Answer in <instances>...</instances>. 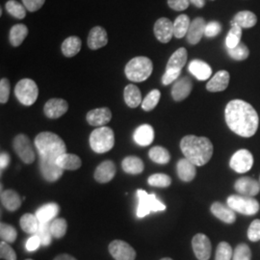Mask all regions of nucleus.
I'll list each match as a JSON object with an SVG mask.
<instances>
[{
    "instance_id": "37",
    "label": "nucleus",
    "mask_w": 260,
    "mask_h": 260,
    "mask_svg": "<svg viewBox=\"0 0 260 260\" xmlns=\"http://www.w3.org/2000/svg\"><path fill=\"white\" fill-rule=\"evenodd\" d=\"M191 24L187 15H179L174 22V36L177 39L185 37Z\"/></svg>"
},
{
    "instance_id": "26",
    "label": "nucleus",
    "mask_w": 260,
    "mask_h": 260,
    "mask_svg": "<svg viewBox=\"0 0 260 260\" xmlns=\"http://www.w3.org/2000/svg\"><path fill=\"white\" fill-rule=\"evenodd\" d=\"M187 58H188V54H187L186 48L184 47L178 48L177 51H175L170 57L166 70L181 73L183 67L185 66L187 62Z\"/></svg>"
},
{
    "instance_id": "42",
    "label": "nucleus",
    "mask_w": 260,
    "mask_h": 260,
    "mask_svg": "<svg viewBox=\"0 0 260 260\" xmlns=\"http://www.w3.org/2000/svg\"><path fill=\"white\" fill-rule=\"evenodd\" d=\"M67 230H68V223L65 219L58 218V219H54L50 223V232L52 236L55 238L59 239L64 237L67 233Z\"/></svg>"
},
{
    "instance_id": "28",
    "label": "nucleus",
    "mask_w": 260,
    "mask_h": 260,
    "mask_svg": "<svg viewBox=\"0 0 260 260\" xmlns=\"http://www.w3.org/2000/svg\"><path fill=\"white\" fill-rule=\"evenodd\" d=\"M60 212V207L57 204L51 203L43 205L36 211V217L40 223H51Z\"/></svg>"
},
{
    "instance_id": "25",
    "label": "nucleus",
    "mask_w": 260,
    "mask_h": 260,
    "mask_svg": "<svg viewBox=\"0 0 260 260\" xmlns=\"http://www.w3.org/2000/svg\"><path fill=\"white\" fill-rule=\"evenodd\" d=\"M154 139V130L149 124H142L134 132V141L137 145L147 147L152 144Z\"/></svg>"
},
{
    "instance_id": "3",
    "label": "nucleus",
    "mask_w": 260,
    "mask_h": 260,
    "mask_svg": "<svg viewBox=\"0 0 260 260\" xmlns=\"http://www.w3.org/2000/svg\"><path fill=\"white\" fill-rule=\"evenodd\" d=\"M40 158L57 160L59 156L67 152V147L64 141L55 133L44 131L38 134L35 139Z\"/></svg>"
},
{
    "instance_id": "17",
    "label": "nucleus",
    "mask_w": 260,
    "mask_h": 260,
    "mask_svg": "<svg viewBox=\"0 0 260 260\" xmlns=\"http://www.w3.org/2000/svg\"><path fill=\"white\" fill-rule=\"evenodd\" d=\"M86 119L90 125L102 127L111 121L112 112L107 107L96 108L88 112Z\"/></svg>"
},
{
    "instance_id": "27",
    "label": "nucleus",
    "mask_w": 260,
    "mask_h": 260,
    "mask_svg": "<svg viewBox=\"0 0 260 260\" xmlns=\"http://www.w3.org/2000/svg\"><path fill=\"white\" fill-rule=\"evenodd\" d=\"M177 170L178 177L184 182L192 181L197 175L195 165L186 158L180 159L177 162Z\"/></svg>"
},
{
    "instance_id": "14",
    "label": "nucleus",
    "mask_w": 260,
    "mask_h": 260,
    "mask_svg": "<svg viewBox=\"0 0 260 260\" xmlns=\"http://www.w3.org/2000/svg\"><path fill=\"white\" fill-rule=\"evenodd\" d=\"M153 32L159 42L167 44L174 37V22L167 18L157 19L154 23Z\"/></svg>"
},
{
    "instance_id": "32",
    "label": "nucleus",
    "mask_w": 260,
    "mask_h": 260,
    "mask_svg": "<svg viewBox=\"0 0 260 260\" xmlns=\"http://www.w3.org/2000/svg\"><path fill=\"white\" fill-rule=\"evenodd\" d=\"M124 102L130 108H136L142 104V94L140 89L134 84H129L124 88Z\"/></svg>"
},
{
    "instance_id": "8",
    "label": "nucleus",
    "mask_w": 260,
    "mask_h": 260,
    "mask_svg": "<svg viewBox=\"0 0 260 260\" xmlns=\"http://www.w3.org/2000/svg\"><path fill=\"white\" fill-rule=\"evenodd\" d=\"M15 94L21 104L25 106H31L37 101L39 88L34 80L23 78L16 85Z\"/></svg>"
},
{
    "instance_id": "30",
    "label": "nucleus",
    "mask_w": 260,
    "mask_h": 260,
    "mask_svg": "<svg viewBox=\"0 0 260 260\" xmlns=\"http://www.w3.org/2000/svg\"><path fill=\"white\" fill-rule=\"evenodd\" d=\"M1 203L8 211H16L21 205V200L19 194L14 190H5L1 193Z\"/></svg>"
},
{
    "instance_id": "33",
    "label": "nucleus",
    "mask_w": 260,
    "mask_h": 260,
    "mask_svg": "<svg viewBox=\"0 0 260 260\" xmlns=\"http://www.w3.org/2000/svg\"><path fill=\"white\" fill-rule=\"evenodd\" d=\"M57 164L62 168L64 171H75L78 170L82 165V161L76 154L73 153H64L59 156L56 160Z\"/></svg>"
},
{
    "instance_id": "24",
    "label": "nucleus",
    "mask_w": 260,
    "mask_h": 260,
    "mask_svg": "<svg viewBox=\"0 0 260 260\" xmlns=\"http://www.w3.org/2000/svg\"><path fill=\"white\" fill-rule=\"evenodd\" d=\"M210 210L217 219L221 220L223 223H233L236 221L235 211H233L230 206H225L221 203H214L211 205Z\"/></svg>"
},
{
    "instance_id": "57",
    "label": "nucleus",
    "mask_w": 260,
    "mask_h": 260,
    "mask_svg": "<svg viewBox=\"0 0 260 260\" xmlns=\"http://www.w3.org/2000/svg\"><path fill=\"white\" fill-rule=\"evenodd\" d=\"M197 8L205 7V0H189Z\"/></svg>"
},
{
    "instance_id": "36",
    "label": "nucleus",
    "mask_w": 260,
    "mask_h": 260,
    "mask_svg": "<svg viewBox=\"0 0 260 260\" xmlns=\"http://www.w3.org/2000/svg\"><path fill=\"white\" fill-rule=\"evenodd\" d=\"M19 224L24 233L36 234L39 230L40 222H39L36 215L27 213L22 215V217L20 218V221H19Z\"/></svg>"
},
{
    "instance_id": "10",
    "label": "nucleus",
    "mask_w": 260,
    "mask_h": 260,
    "mask_svg": "<svg viewBox=\"0 0 260 260\" xmlns=\"http://www.w3.org/2000/svg\"><path fill=\"white\" fill-rule=\"evenodd\" d=\"M253 166V156L248 149L237 150L231 158L230 167L238 174L248 173Z\"/></svg>"
},
{
    "instance_id": "46",
    "label": "nucleus",
    "mask_w": 260,
    "mask_h": 260,
    "mask_svg": "<svg viewBox=\"0 0 260 260\" xmlns=\"http://www.w3.org/2000/svg\"><path fill=\"white\" fill-rule=\"evenodd\" d=\"M148 182L149 185L153 187L167 188L172 184V178L165 174H154L149 177Z\"/></svg>"
},
{
    "instance_id": "47",
    "label": "nucleus",
    "mask_w": 260,
    "mask_h": 260,
    "mask_svg": "<svg viewBox=\"0 0 260 260\" xmlns=\"http://www.w3.org/2000/svg\"><path fill=\"white\" fill-rule=\"evenodd\" d=\"M36 234L40 237L43 246L50 245L52 240V234L50 232V223H40L39 230Z\"/></svg>"
},
{
    "instance_id": "45",
    "label": "nucleus",
    "mask_w": 260,
    "mask_h": 260,
    "mask_svg": "<svg viewBox=\"0 0 260 260\" xmlns=\"http://www.w3.org/2000/svg\"><path fill=\"white\" fill-rule=\"evenodd\" d=\"M233 256L232 246L228 242H221L217 247L215 260H232Z\"/></svg>"
},
{
    "instance_id": "4",
    "label": "nucleus",
    "mask_w": 260,
    "mask_h": 260,
    "mask_svg": "<svg viewBox=\"0 0 260 260\" xmlns=\"http://www.w3.org/2000/svg\"><path fill=\"white\" fill-rule=\"evenodd\" d=\"M152 61L145 56H138L131 59L125 66L124 73L132 82H143L152 74Z\"/></svg>"
},
{
    "instance_id": "11",
    "label": "nucleus",
    "mask_w": 260,
    "mask_h": 260,
    "mask_svg": "<svg viewBox=\"0 0 260 260\" xmlns=\"http://www.w3.org/2000/svg\"><path fill=\"white\" fill-rule=\"evenodd\" d=\"M109 252L115 260H135L136 251L128 243L114 240L109 245Z\"/></svg>"
},
{
    "instance_id": "54",
    "label": "nucleus",
    "mask_w": 260,
    "mask_h": 260,
    "mask_svg": "<svg viewBox=\"0 0 260 260\" xmlns=\"http://www.w3.org/2000/svg\"><path fill=\"white\" fill-rule=\"evenodd\" d=\"M45 2L46 0H22L24 7L29 12H36L41 9L44 6Z\"/></svg>"
},
{
    "instance_id": "60",
    "label": "nucleus",
    "mask_w": 260,
    "mask_h": 260,
    "mask_svg": "<svg viewBox=\"0 0 260 260\" xmlns=\"http://www.w3.org/2000/svg\"><path fill=\"white\" fill-rule=\"evenodd\" d=\"M26 260H33V259H26Z\"/></svg>"
},
{
    "instance_id": "9",
    "label": "nucleus",
    "mask_w": 260,
    "mask_h": 260,
    "mask_svg": "<svg viewBox=\"0 0 260 260\" xmlns=\"http://www.w3.org/2000/svg\"><path fill=\"white\" fill-rule=\"evenodd\" d=\"M13 148L22 162L32 164L35 161V152L31 141L24 134H19L13 141Z\"/></svg>"
},
{
    "instance_id": "23",
    "label": "nucleus",
    "mask_w": 260,
    "mask_h": 260,
    "mask_svg": "<svg viewBox=\"0 0 260 260\" xmlns=\"http://www.w3.org/2000/svg\"><path fill=\"white\" fill-rule=\"evenodd\" d=\"M188 71L201 81L207 80L212 75L210 66L202 60H193L188 66Z\"/></svg>"
},
{
    "instance_id": "34",
    "label": "nucleus",
    "mask_w": 260,
    "mask_h": 260,
    "mask_svg": "<svg viewBox=\"0 0 260 260\" xmlns=\"http://www.w3.org/2000/svg\"><path fill=\"white\" fill-rule=\"evenodd\" d=\"M28 28L26 25L19 23L15 24L10 30V44L13 47H18L23 43L25 38L27 37Z\"/></svg>"
},
{
    "instance_id": "19",
    "label": "nucleus",
    "mask_w": 260,
    "mask_h": 260,
    "mask_svg": "<svg viewBox=\"0 0 260 260\" xmlns=\"http://www.w3.org/2000/svg\"><path fill=\"white\" fill-rule=\"evenodd\" d=\"M205 27H206V24H205V19L196 18L193 21H191L190 27L187 32V35H186L187 42L192 46L199 44L202 38L205 35Z\"/></svg>"
},
{
    "instance_id": "18",
    "label": "nucleus",
    "mask_w": 260,
    "mask_h": 260,
    "mask_svg": "<svg viewBox=\"0 0 260 260\" xmlns=\"http://www.w3.org/2000/svg\"><path fill=\"white\" fill-rule=\"evenodd\" d=\"M192 89H193L192 80L189 77L184 76L182 78L177 79L174 84L172 89V96L176 102H182L190 95Z\"/></svg>"
},
{
    "instance_id": "12",
    "label": "nucleus",
    "mask_w": 260,
    "mask_h": 260,
    "mask_svg": "<svg viewBox=\"0 0 260 260\" xmlns=\"http://www.w3.org/2000/svg\"><path fill=\"white\" fill-rule=\"evenodd\" d=\"M192 247L196 257L199 260H208L211 256V242L209 238L203 233L196 234L192 240Z\"/></svg>"
},
{
    "instance_id": "7",
    "label": "nucleus",
    "mask_w": 260,
    "mask_h": 260,
    "mask_svg": "<svg viewBox=\"0 0 260 260\" xmlns=\"http://www.w3.org/2000/svg\"><path fill=\"white\" fill-rule=\"evenodd\" d=\"M137 197L139 200V205L137 208V217L145 218L150 212H158L166 210L167 206L161 203L154 194H149L145 190H137Z\"/></svg>"
},
{
    "instance_id": "59",
    "label": "nucleus",
    "mask_w": 260,
    "mask_h": 260,
    "mask_svg": "<svg viewBox=\"0 0 260 260\" xmlns=\"http://www.w3.org/2000/svg\"><path fill=\"white\" fill-rule=\"evenodd\" d=\"M160 260H173L172 258H170V257H164V258H162V259Z\"/></svg>"
},
{
    "instance_id": "61",
    "label": "nucleus",
    "mask_w": 260,
    "mask_h": 260,
    "mask_svg": "<svg viewBox=\"0 0 260 260\" xmlns=\"http://www.w3.org/2000/svg\"><path fill=\"white\" fill-rule=\"evenodd\" d=\"M259 183H260V177H259Z\"/></svg>"
},
{
    "instance_id": "53",
    "label": "nucleus",
    "mask_w": 260,
    "mask_h": 260,
    "mask_svg": "<svg viewBox=\"0 0 260 260\" xmlns=\"http://www.w3.org/2000/svg\"><path fill=\"white\" fill-rule=\"evenodd\" d=\"M189 0H168V5L171 9L175 11H184L189 7Z\"/></svg>"
},
{
    "instance_id": "35",
    "label": "nucleus",
    "mask_w": 260,
    "mask_h": 260,
    "mask_svg": "<svg viewBox=\"0 0 260 260\" xmlns=\"http://www.w3.org/2000/svg\"><path fill=\"white\" fill-rule=\"evenodd\" d=\"M122 170L129 175H139L144 171V163L137 156H127L121 162Z\"/></svg>"
},
{
    "instance_id": "55",
    "label": "nucleus",
    "mask_w": 260,
    "mask_h": 260,
    "mask_svg": "<svg viewBox=\"0 0 260 260\" xmlns=\"http://www.w3.org/2000/svg\"><path fill=\"white\" fill-rule=\"evenodd\" d=\"M41 245H42V241H41L40 237L38 236L37 234H34L33 236H31L28 239L27 243H26V250L28 251H37Z\"/></svg>"
},
{
    "instance_id": "49",
    "label": "nucleus",
    "mask_w": 260,
    "mask_h": 260,
    "mask_svg": "<svg viewBox=\"0 0 260 260\" xmlns=\"http://www.w3.org/2000/svg\"><path fill=\"white\" fill-rule=\"evenodd\" d=\"M0 256L5 260H17V253L7 242L0 243Z\"/></svg>"
},
{
    "instance_id": "51",
    "label": "nucleus",
    "mask_w": 260,
    "mask_h": 260,
    "mask_svg": "<svg viewBox=\"0 0 260 260\" xmlns=\"http://www.w3.org/2000/svg\"><path fill=\"white\" fill-rule=\"evenodd\" d=\"M248 238L251 242H257L260 240V220L256 219L251 222L248 229Z\"/></svg>"
},
{
    "instance_id": "48",
    "label": "nucleus",
    "mask_w": 260,
    "mask_h": 260,
    "mask_svg": "<svg viewBox=\"0 0 260 260\" xmlns=\"http://www.w3.org/2000/svg\"><path fill=\"white\" fill-rule=\"evenodd\" d=\"M251 251L250 247L242 243L239 244L233 251V260H251Z\"/></svg>"
},
{
    "instance_id": "39",
    "label": "nucleus",
    "mask_w": 260,
    "mask_h": 260,
    "mask_svg": "<svg viewBox=\"0 0 260 260\" xmlns=\"http://www.w3.org/2000/svg\"><path fill=\"white\" fill-rule=\"evenodd\" d=\"M6 11L12 17L18 19H23L26 17V8L23 4L16 0H9L5 5Z\"/></svg>"
},
{
    "instance_id": "6",
    "label": "nucleus",
    "mask_w": 260,
    "mask_h": 260,
    "mask_svg": "<svg viewBox=\"0 0 260 260\" xmlns=\"http://www.w3.org/2000/svg\"><path fill=\"white\" fill-rule=\"evenodd\" d=\"M226 204L233 211L246 216H253L258 213L260 209L258 201L255 200L253 197L242 195L230 196L226 200Z\"/></svg>"
},
{
    "instance_id": "38",
    "label": "nucleus",
    "mask_w": 260,
    "mask_h": 260,
    "mask_svg": "<svg viewBox=\"0 0 260 260\" xmlns=\"http://www.w3.org/2000/svg\"><path fill=\"white\" fill-rule=\"evenodd\" d=\"M149 158L154 163L157 164H167L171 160V154L167 149L160 146L151 148L149 152Z\"/></svg>"
},
{
    "instance_id": "16",
    "label": "nucleus",
    "mask_w": 260,
    "mask_h": 260,
    "mask_svg": "<svg viewBox=\"0 0 260 260\" xmlns=\"http://www.w3.org/2000/svg\"><path fill=\"white\" fill-rule=\"evenodd\" d=\"M69 109V104L63 99H51L44 106L45 115L49 119H58L65 115Z\"/></svg>"
},
{
    "instance_id": "13",
    "label": "nucleus",
    "mask_w": 260,
    "mask_h": 260,
    "mask_svg": "<svg viewBox=\"0 0 260 260\" xmlns=\"http://www.w3.org/2000/svg\"><path fill=\"white\" fill-rule=\"evenodd\" d=\"M40 171L48 182H55L64 174V170L57 164L55 160L43 158H40Z\"/></svg>"
},
{
    "instance_id": "20",
    "label": "nucleus",
    "mask_w": 260,
    "mask_h": 260,
    "mask_svg": "<svg viewBox=\"0 0 260 260\" xmlns=\"http://www.w3.org/2000/svg\"><path fill=\"white\" fill-rule=\"evenodd\" d=\"M88 47L93 50L100 49L108 44V35L104 28L94 26L91 29L88 36Z\"/></svg>"
},
{
    "instance_id": "1",
    "label": "nucleus",
    "mask_w": 260,
    "mask_h": 260,
    "mask_svg": "<svg viewBox=\"0 0 260 260\" xmlns=\"http://www.w3.org/2000/svg\"><path fill=\"white\" fill-rule=\"evenodd\" d=\"M224 118L230 129L244 138H251L258 128L257 112L250 103L241 100H233L226 104Z\"/></svg>"
},
{
    "instance_id": "62",
    "label": "nucleus",
    "mask_w": 260,
    "mask_h": 260,
    "mask_svg": "<svg viewBox=\"0 0 260 260\" xmlns=\"http://www.w3.org/2000/svg\"><path fill=\"white\" fill-rule=\"evenodd\" d=\"M212 1H214V0H212Z\"/></svg>"
},
{
    "instance_id": "41",
    "label": "nucleus",
    "mask_w": 260,
    "mask_h": 260,
    "mask_svg": "<svg viewBox=\"0 0 260 260\" xmlns=\"http://www.w3.org/2000/svg\"><path fill=\"white\" fill-rule=\"evenodd\" d=\"M161 93L159 90H152L150 91L147 96L142 102V108L145 111L149 112L153 110L157 106L159 101H160Z\"/></svg>"
},
{
    "instance_id": "52",
    "label": "nucleus",
    "mask_w": 260,
    "mask_h": 260,
    "mask_svg": "<svg viewBox=\"0 0 260 260\" xmlns=\"http://www.w3.org/2000/svg\"><path fill=\"white\" fill-rule=\"evenodd\" d=\"M222 30V26L219 22L217 21H211L209 23L206 24L205 27V37L207 38H214L216 37L217 35H219V33Z\"/></svg>"
},
{
    "instance_id": "2",
    "label": "nucleus",
    "mask_w": 260,
    "mask_h": 260,
    "mask_svg": "<svg viewBox=\"0 0 260 260\" xmlns=\"http://www.w3.org/2000/svg\"><path fill=\"white\" fill-rule=\"evenodd\" d=\"M180 149L186 159L195 166H204L213 155V145L206 137L187 135L180 141Z\"/></svg>"
},
{
    "instance_id": "22",
    "label": "nucleus",
    "mask_w": 260,
    "mask_h": 260,
    "mask_svg": "<svg viewBox=\"0 0 260 260\" xmlns=\"http://www.w3.org/2000/svg\"><path fill=\"white\" fill-rule=\"evenodd\" d=\"M116 166L110 160L101 163L94 171V179L100 183H107L111 181L116 175Z\"/></svg>"
},
{
    "instance_id": "15",
    "label": "nucleus",
    "mask_w": 260,
    "mask_h": 260,
    "mask_svg": "<svg viewBox=\"0 0 260 260\" xmlns=\"http://www.w3.org/2000/svg\"><path fill=\"white\" fill-rule=\"evenodd\" d=\"M234 189L238 194L247 197H254L259 194V181L249 177H240L236 180Z\"/></svg>"
},
{
    "instance_id": "40",
    "label": "nucleus",
    "mask_w": 260,
    "mask_h": 260,
    "mask_svg": "<svg viewBox=\"0 0 260 260\" xmlns=\"http://www.w3.org/2000/svg\"><path fill=\"white\" fill-rule=\"evenodd\" d=\"M242 28L232 23V28L226 36L225 44L228 48H234L241 43Z\"/></svg>"
},
{
    "instance_id": "56",
    "label": "nucleus",
    "mask_w": 260,
    "mask_h": 260,
    "mask_svg": "<svg viewBox=\"0 0 260 260\" xmlns=\"http://www.w3.org/2000/svg\"><path fill=\"white\" fill-rule=\"evenodd\" d=\"M10 161H11V158L10 155L7 152H2L1 155H0V168L1 170H4L5 168H7V166L9 165Z\"/></svg>"
},
{
    "instance_id": "58",
    "label": "nucleus",
    "mask_w": 260,
    "mask_h": 260,
    "mask_svg": "<svg viewBox=\"0 0 260 260\" xmlns=\"http://www.w3.org/2000/svg\"><path fill=\"white\" fill-rule=\"evenodd\" d=\"M54 260H76L75 257H73L72 255H70V254H60V255H58V256H56Z\"/></svg>"
},
{
    "instance_id": "31",
    "label": "nucleus",
    "mask_w": 260,
    "mask_h": 260,
    "mask_svg": "<svg viewBox=\"0 0 260 260\" xmlns=\"http://www.w3.org/2000/svg\"><path fill=\"white\" fill-rule=\"evenodd\" d=\"M256 22L257 18L251 11H241L237 13L232 20V23L240 26L242 29L253 27Z\"/></svg>"
},
{
    "instance_id": "50",
    "label": "nucleus",
    "mask_w": 260,
    "mask_h": 260,
    "mask_svg": "<svg viewBox=\"0 0 260 260\" xmlns=\"http://www.w3.org/2000/svg\"><path fill=\"white\" fill-rule=\"evenodd\" d=\"M11 86L7 78H2L0 80V103L2 104L8 103L9 101Z\"/></svg>"
},
{
    "instance_id": "21",
    "label": "nucleus",
    "mask_w": 260,
    "mask_h": 260,
    "mask_svg": "<svg viewBox=\"0 0 260 260\" xmlns=\"http://www.w3.org/2000/svg\"><path fill=\"white\" fill-rule=\"evenodd\" d=\"M231 75L226 71L218 72L206 84V90L211 93H218L224 91L230 84Z\"/></svg>"
},
{
    "instance_id": "43",
    "label": "nucleus",
    "mask_w": 260,
    "mask_h": 260,
    "mask_svg": "<svg viewBox=\"0 0 260 260\" xmlns=\"http://www.w3.org/2000/svg\"><path fill=\"white\" fill-rule=\"evenodd\" d=\"M228 53L236 61H244L250 55V50L248 47L241 42L234 48H228Z\"/></svg>"
},
{
    "instance_id": "5",
    "label": "nucleus",
    "mask_w": 260,
    "mask_h": 260,
    "mask_svg": "<svg viewBox=\"0 0 260 260\" xmlns=\"http://www.w3.org/2000/svg\"><path fill=\"white\" fill-rule=\"evenodd\" d=\"M114 145V131L108 126L98 127L90 135V146L96 153H105L111 150Z\"/></svg>"
},
{
    "instance_id": "44",
    "label": "nucleus",
    "mask_w": 260,
    "mask_h": 260,
    "mask_svg": "<svg viewBox=\"0 0 260 260\" xmlns=\"http://www.w3.org/2000/svg\"><path fill=\"white\" fill-rule=\"evenodd\" d=\"M0 236L3 241L7 242V243H14L18 237V232L11 224L1 223L0 224Z\"/></svg>"
},
{
    "instance_id": "29",
    "label": "nucleus",
    "mask_w": 260,
    "mask_h": 260,
    "mask_svg": "<svg viewBox=\"0 0 260 260\" xmlns=\"http://www.w3.org/2000/svg\"><path fill=\"white\" fill-rule=\"evenodd\" d=\"M81 47H82V42L80 38L77 36H71L67 38L63 42L61 46V50L63 55L68 58H72L79 53V51L81 50Z\"/></svg>"
}]
</instances>
